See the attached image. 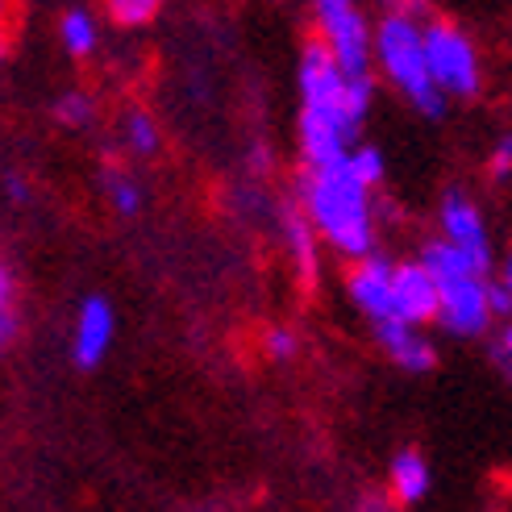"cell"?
<instances>
[{"mask_svg":"<svg viewBox=\"0 0 512 512\" xmlns=\"http://www.w3.org/2000/svg\"><path fill=\"white\" fill-rule=\"evenodd\" d=\"M488 279L492 275H454V279H442L438 292H442V309H438V321L450 338H483L492 329L496 313L488 304Z\"/></svg>","mask_w":512,"mask_h":512,"instance_id":"5","label":"cell"},{"mask_svg":"<svg viewBox=\"0 0 512 512\" xmlns=\"http://www.w3.org/2000/svg\"><path fill=\"white\" fill-rule=\"evenodd\" d=\"M496 367L512 379V317L504 321V329H500V342H496Z\"/></svg>","mask_w":512,"mask_h":512,"instance_id":"26","label":"cell"},{"mask_svg":"<svg viewBox=\"0 0 512 512\" xmlns=\"http://www.w3.org/2000/svg\"><path fill=\"white\" fill-rule=\"evenodd\" d=\"M100 5L121 30H142V25H150L163 13V0H100Z\"/></svg>","mask_w":512,"mask_h":512,"instance_id":"20","label":"cell"},{"mask_svg":"<svg viewBox=\"0 0 512 512\" xmlns=\"http://www.w3.org/2000/svg\"><path fill=\"white\" fill-rule=\"evenodd\" d=\"M342 9H354V0H313V13H317V17L342 13Z\"/></svg>","mask_w":512,"mask_h":512,"instance_id":"30","label":"cell"},{"mask_svg":"<svg viewBox=\"0 0 512 512\" xmlns=\"http://www.w3.org/2000/svg\"><path fill=\"white\" fill-rule=\"evenodd\" d=\"M105 196H109V209L117 217H138L142 204H146V188L121 167H105Z\"/></svg>","mask_w":512,"mask_h":512,"instance_id":"17","label":"cell"},{"mask_svg":"<svg viewBox=\"0 0 512 512\" xmlns=\"http://www.w3.org/2000/svg\"><path fill=\"white\" fill-rule=\"evenodd\" d=\"M5 196H9L13 204H30V200H34V188L25 184V175L9 171V175H5Z\"/></svg>","mask_w":512,"mask_h":512,"instance_id":"27","label":"cell"},{"mask_svg":"<svg viewBox=\"0 0 512 512\" xmlns=\"http://www.w3.org/2000/svg\"><path fill=\"white\" fill-rule=\"evenodd\" d=\"M346 292L367 321L396 317V263L375 250L363 254V259H354V267L346 275Z\"/></svg>","mask_w":512,"mask_h":512,"instance_id":"9","label":"cell"},{"mask_svg":"<svg viewBox=\"0 0 512 512\" xmlns=\"http://www.w3.org/2000/svg\"><path fill=\"white\" fill-rule=\"evenodd\" d=\"M263 350L275 358V363H292V358L300 354V338L292 334L288 325H275V329L263 334Z\"/></svg>","mask_w":512,"mask_h":512,"instance_id":"22","label":"cell"},{"mask_svg":"<svg viewBox=\"0 0 512 512\" xmlns=\"http://www.w3.org/2000/svg\"><path fill=\"white\" fill-rule=\"evenodd\" d=\"M383 13H400V17H417L429 21L433 17V0H375Z\"/></svg>","mask_w":512,"mask_h":512,"instance_id":"24","label":"cell"},{"mask_svg":"<svg viewBox=\"0 0 512 512\" xmlns=\"http://www.w3.org/2000/svg\"><path fill=\"white\" fill-rule=\"evenodd\" d=\"M250 167H254V171H259V175H263V171L271 167V155H267V150H263V146H254V150H250Z\"/></svg>","mask_w":512,"mask_h":512,"instance_id":"31","label":"cell"},{"mask_svg":"<svg viewBox=\"0 0 512 512\" xmlns=\"http://www.w3.org/2000/svg\"><path fill=\"white\" fill-rule=\"evenodd\" d=\"M425 55H429L433 80H438V88L450 100H475L483 92L479 46L471 42L467 30H458L454 21H442V17L425 21Z\"/></svg>","mask_w":512,"mask_h":512,"instance_id":"4","label":"cell"},{"mask_svg":"<svg viewBox=\"0 0 512 512\" xmlns=\"http://www.w3.org/2000/svg\"><path fill=\"white\" fill-rule=\"evenodd\" d=\"M55 121L63 125V130H92L96 121V100L84 92V88H71L63 96H55Z\"/></svg>","mask_w":512,"mask_h":512,"instance_id":"19","label":"cell"},{"mask_svg":"<svg viewBox=\"0 0 512 512\" xmlns=\"http://www.w3.org/2000/svg\"><path fill=\"white\" fill-rule=\"evenodd\" d=\"M417 259L433 271V279H438V284H442V279H454V275H471V271H479V267L471 263V254H467V250H458L450 238H429V242L421 246ZM479 275H483V271H479Z\"/></svg>","mask_w":512,"mask_h":512,"instance_id":"16","label":"cell"},{"mask_svg":"<svg viewBox=\"0 0 512 512\" xmlns=\"http://www.w3.org/2000/svg\"><path fill=\"white\" fill-rule=\"evenodd\" d=\"M488 175L496 184H508L512 179V130H504L496 142H492V155H488Z\"/></svg>","mask_w":512,"mask_h":512,"instance_id":"23","label":"cell"},{"mask_svg":"<svg viewBox=\"0 0 512 512\" xmlns=\"http://www.w3.org/2000/svg\"><path fill=\"white\" fill-rule=\"evenodd\" d=\"M438 221H442V238H450L458 250L471 254V263L483 271V275H496V254H492V234H488V221H483V209L475 204V196L467 192H442V204H438Z\"/></svg>","mask_w":512,"mask_h":512,"instance_id":"6","label":"cell"},{"mask_svg":"<svg viewBox=\"0 0 512 512\" xmlns=\"http://www.w3.org/2000/svg\"><path fill=\"white\" fill-rule=\"evenodd\" d=\"M388 488H392V500L400 508H413L429 496L433 488V471H429V458L413 446H404L396 458H392V467H388Z\"/></svg>","mask_w":512,"mask_h":512,"instance_id":"13","label":"cell"},{"mask_svg":"<svg viewBox=\"0 0 512 512\" xmlns=\"http://www.w3.org/2000/svg\"><path fill=\"white\" fill-rule=\"evenodd\" d=\"M9 25H13V0H0V59L9 55Z\"/></svg>","mask_w":512,"mask_h":512,"instance_id":"29","label":"cell"},{"mask_svg":"<svg viewBox=\"0 0 512 512\" xmlns=\"http://www.w3.org/2000/svg\"><path fill=\"white\" fill-rule=\"evenodd\" d=\"M121 142H125V150H130L134 159H155L163 150V130L146 109H130L121 117Z\"/></svg>","mask_w":512,"mask_h":512,"instance_id":"15","label":"cell"},{"mask_svg":"<svg viewBox=\"0 0 512 512\" xmlns=\"http://www.w3.org/2000/svg\"><path fill=\"white\" fill-rule=\"evenodd\" d=\"M375 63L408 105L421 117H446L450 96L438 88L429 71V55H425V21L417 17H400V13H383L375 21Z\"/></svg>","mask_w":512,"mask_h":512,"instance_id":"3","label":"cell"},{"mask_svg":"<svg viewBox=\"0 0 512 512\" xmlns=\"http://www.w3.org/2000/svg\"><path fill=\"white\" fill-rule=\"evenodd\" d=\"M117 338V309L109 296H84L71 321V363L80 371H96L105 363V354L113 350Z\"/></svg>","mask_w":512,"mask_h":512,"instance_id":"7","label":"cell"},{"mask_svg":"<svg viewBox=\"0 0 512 512\" xmlns=\"http://www.w3.org/2000/svg\"><path fill=\"white\" fill-rule=\"evenodd\" d=\"M371 334H375V346L388 354L404 375H429L438 367V350L421 334V325H408L400 317H383V321H371Z\"/></svg>","mask_w":512,"mask_h":512,"instance_id":"11","label":"cell"},{"mask_svg":"<svg viewBox=\"0 0 512 512\" xmlns=\"http://www.w3.org/2000/svg\"><path fill=\"white\" fill-rule=\"evenodd\" d=\"M59 42L71 59H92L100 50V21L88 9H67L59 17Z\"/></svg>","mask_w":512,"mask_h":512,"instance_id":"14","label":"cell"},{"mask_svg":"<svg viewBox=\"0 0 512 512\" xmlns=\"http://www.w3.org/2000/svg\"><path fill=\"white\" fill-rule=\"evenodd\" d=\"M371 192L363 179L354 175V167L329 163V167H304L300 192L296 200L304 204V213L317 225L321 242L342 254V259H363L375 250V209H371Z\"/></svg>","mask_w":512,"mask_h":512,"instance_id":"1","label":"cell"},{"mask_svg":"<svg viewBox=\"0 0 512 512\" xmlns=\"http://www.w3.org/2000/svg\"><path fill=\"white\" fill-rule=\"evenodd\" d=\"M21 334V313H17V279L13 267L0 254V354H9Z\"/></svg>","mask_w":512,"mask_h":512,"instance_id":"18","label":"cell"},{"mask_svg":"<svg viewBox=\"0 0 512 512\" xmlns=\"http://www.w3.org/2000/svg\"><path fill=\"white\" fill-rule=\"evenodd\" d=\"M346 163L354 167V175L363 179L367 188H379L383 175H388V159H383V150H379L375 142H354L350 155H346Z\"/></svg>","mask_w":512,"mask_h":512,"instance_id":"21","label":"cell"},{"mask_svg":"<svg viewBox=\"0 0 512 512\" xmlns=\"http://www.w3.org/2000/svg\"><path fill=\"white\" fill-rule=\"evenodd\" d=\"M488 304H492L496 321H508V317H512V292L504 288V279H500V275L488 279Z\"/></svg>","mask_w":512,"mask_h":512,"instance_id":"25","label":"cell"},{"mask_svg":"<svg viewBox=\"0 0 512 512\" xmlns=\"http://www.w3.org/2000/svg\"><path fill=\"white\" fill-rule=\"evenodd\" d=\"M300 117H317L354 146L375 105V75H346L325 38H313L300 50Z\"/></svg>","mask_w":512,"mask_h":512,"instance_id":"2","label":"cell"},{"mask_svg":"<svg viewBox=\"0 0 512 512\" xmlns=\"http://www.w3.org/2000/svg\"><path fill=\"white\" fill-rule=\"evenodd\" d=\"M275 234L279 242H284L288 250V259L300 275V284L304 288H313L317 284V275H321V234H317V225L309 221V213H304V204L300 200H284L275 209Z\"/></svg>","mask_w":512,"mask_h":512,"instance_id":"10","label":"cell"},{"mask_svg":"<svg viewBox=\"0 0 512 512\" xmlns=\"http://www.w3.org/2000/svg\"><path fill=\"white\" fill-rule=\"evenodd\" d=\"M354 512H400V508H396V500H388V496L367 492L363 500H358V508H354Z\"/></svg>","mask_w":512,"mask_h":512,"instance_id":"28","label":"cell"},{"mask_svg":"<svg viewBox=\"0 0 512 512\" xmlns=\"http://www.w3.org/2000/svg\"><path fill=\"white\" fill-rule=\"evenodd\" d=\"M442 309V292L438 279L421 259L396 263V317L408 325H433Z\"/></svg>","mask_w":512,"mask_h":512,"instance_id":"12","label":"cell"},{"mask_svg":"<svg viewBox=\"0 0 512 512\" xmlns=\"http://www.w3.org/2000/svg\"><path fill=\"white\" fill-rule=\"evenodd\" d=\"M317 30H321L325 46L334 50V59L346 75H371L375 71V30H371V21L358 13V5L317 17Z\"/></svg>","mask_w":512,"mask_h":512,"instance_id":"8","label":"cell"},{"mask_svg":"<svg viewBox=\"0 0 512 512\" xmlns=\"http://www.w3.org/2000/svg\"><path fill=\"white\" fill-rule=\"evenodd\" d=\"M496 275H500V279H504V288H508V292H512V250H508V254H504V259H500V267H496Z\"/></svg>","mask_w":512,"mask_h":512,"instance_id":"32","label":"cell"}]
</instances>
